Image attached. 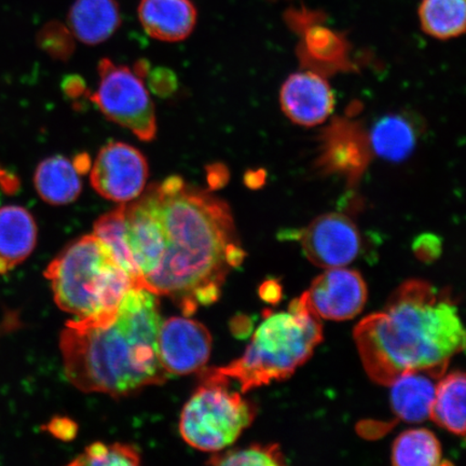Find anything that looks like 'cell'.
Masks as SVG:
<instances>
[{
	"mask_svg": "<svg viewBox=\"0 0 466 466\" xmlns=\"http://www.w3.org/2000/svg\"><path fill=\"white\" fill-rule=\"evenodd\" d=\"M417 142L415 127L400 115L383 116L372 127L371 146L381 158L403 161L412 153Z\"/></svg>",
	"mask_w": 466,
	"mask_h": 466,
	"instance_id": "obj_19",
	"label": "cell"
},
{
	"mask_svg": "<svg viewBox=\"0 0 466 466\" xmlns=\"http://www.w3.org/2000/svg\"><path fill=\"white\" fill-rule=\"evenodd\" d=\"M156 81H161V84L157 85L153 89L158 95H167L168 92L173 91L175 85L173 84L175 78L173 73L167 71V69H158L151 75L150 83H156Z\"/></svg>",
	"mask_w": 466,
	"mask_h": 466,
	"instance_id": "obj_26",
	"label": "cell"
},
{
	"mask_svg": "<svg viewBox=\"0 0 466 466\" xmlns=\"http://www.w3.org/2000/svg\"><path fill=\"white\" fill-rule=\"evenodd\" d=\"M161 323L158 296L145 289L127 290L112 312L69 320L60 345L69 382L80 391L114 398L165 383Z\"/></svg>",
	"mask_w": 466,
	"mask_h": 466,
	"instance_id": "obj_2",
	"label": "cell"
},
{
	"mask_svg": "<svg viewBox=\"0 0 466 466\" xmlns=\"http://www.w3.org/2000/svg\"><path fill=\"white\" fill-rule=\"evenodd\" d=\"M322 340V319L304 293L290 302L288 311L267 313L242 357L214 370L237 381L246 393L293 375Z\"/></svg>",
	"mask_w": 466,
	"mask_h": 466,
	"instance_id": "obj_4",
	"label": "cell"
},
{
	"mask_svg": "<svg viewBox=\"0 0 466 466\" xmlns=\"http://www.w3.org/2000/svg\"><path fill=\"white\" fill-rule=\"evenodd\" d=\"M37 242V225L25 208H0V276L20 266L33 253Z\"/></svg>",
	"mask_w": 466,
	"mask_h": 466,
	"instance_id": "obj_14",
	"label": "cell"
},
{
	"mask_svg": "<svg viewBox=\"0 0 466 466\" xmlns=\"http://www.w3.org/2000/svg\"><path fill=\"white\" fill-rule=\"evenodd\" d=\"M306 294L320 319L347 320L362 312L367 287L358 271L345 267L329 268L313 279Z\"/></svg>",
	"mask_w": 466,
	"mask_h": 466,
	"instance_id": "obj_11",
	"label": "cell"
},
{
	"mask_svg": "<svg viewBox=\"0 0 466 466\" xmlns=\"http://www.w3.org/2000/svg\"><path fill=\"white\" fill-rule=\"evenodd\" d=\"M419 19L424 33L451 39L465 32L466 0H422Z\"/></svg>",
	"mask_w": 466,
	"mask_h": 466,
	"instance_id": "obj_20",
	"label": "cell"
},
{
	"mask_svg": "<svg viewBox=\"0 0 466 466\" xmlns=\"http://www.w3.org/2000/svg\"><path fill=\"white\" fill-rule=\"evenodd\" d=\"M34 183L40 198L52 206H66L77 200L83 190L80 173L74 162L63 156L40 162Z\"/></svg>",
	"mask_w": 466,
	"mask_h": 466,
	"instance_id": "obj_17",
	"label": "cell"
},
{
	"mask_svg": "<svg viewBox=\"0 0 466 466\" xmlns=\"http://www.w3.org/2000/svg\"><path fill=\"white\" fill-rule=\"evenodd\" d=\"M211 465H265L287 464V459L278 444L252 445L243 450H233L213 456Z\"/></svg>",
	"mask_w": 466,
	"mask_h": 466,
	"instance_id": "obj_23",
	"label": "cell"
},
{
	"mask_svg": "<svg viewBox=\"0 0 466 466\" xmlns=\"http://www.w3.org/2000/svg\"><path fill=\"white\" fill-rule=\"evenodd\" d=\"M148 163L141 151L126 143L104 146L93 165V189L105 199L126 204L137 199L147 184Z\"/></svg>",
	"mask_w": 466,
	"mask_h": 466,
	"instance_id": "obj_8",
	"label": "cell"
},
{
	"mask_svg": "<svg viewBox=\"0 0 466 466\" xmlns=\"http://www.w3.org/2000/svg\"><path fill=\"white\" fill-rule=\"evenodd\" d=\"M279 102L284 114L304 127L322 124L335 106L334 93L328 81L311 72L289 76L279 93Z\"/></svg>",
	"mask_w": 466,
	"mask_h": 466,
	"instance_id": "obj_12",
	"label": "cell"
},
{
	"mask_svg": "<svg viewBox=\"0 0 466 466\" xmlns=\"http://www.w3.org/2000/svg\"><path fill=\"white\" fill-rule=\"evenodd\" d=\"M437 378L416 371L401 376L391 386V405L400 420L419 423L428 420L434 399Z\"/></svg>",
	"mask_w": 466,
	"mask_h": 466,
	"instance_id": "obj_16",
	"label": "cell"
},
{
	"mask_svg": "<svg viewBox=\"0 0 466 466\" xmlns=\"http://www.w3.org/2000/svg\"><path fill=\"white\" fill-rule=\"evenodd\" d=\"M58 308L77 319L96 318L115 310L132 279L95 235L71 244L45 272Z\"/></svg>",
	"mask_w": 466,
	"mask_h": 466,
	"instance_id": "obj_5",
	"label": "cell"
},
{
	"mask_svg": "<svg viewBox=\"0 0 466 466\" xmlns=\"http://www.w3.org/2000/svg\"><path fill=\"white\" fill-rule=\"evenodd\" d=\"M260 296L267 301H278L279 297H281V288L275 281L266 282L261 287Z\"/></svg>",
	"mask_w": 466,
	"mask_h": 466,
	"instance_id": "obj_27",
	"label": "cell"
},
{
	"mask_svg": "<svg viewBox=\"0 0 466 466\" xmlns=\"http://www.w3.org/2000/svg\"><path fill=\"white\" fill-rule=\"evenodd\" d=\"M138 19L150 37L175 43L194 31L197 10L190 0H141Z\"/></svg>",
	"mask_w": 466,
	"mask_h": 466,
	"instance_id": "obj_13",
	"label": "cell"
},
{
	"mask_svg": "<svg viewBox=\"0 0 466 466\" xmlns=\"http://www.w3.org/2000/svg\"><path fill=\"white\" fill-rule=\"evenodd\" d=\"M121 15L116 0H76L68 14V28L80 43L100 45L119 28Z\"/></svg>",
	"mask_w": 466,
	"mask_h": 466,
	"instance_id": "obj_15",
	"label": "cell"
},
{
	"mask_svg": "<svg viewBox=\"0 0 466 466\" xmlns=\"http://www.w3.org/2000/svg\"><path fill=\"white\" fill-rule=\"evenodd\" d=\"M139 462H141V457H139L136 448L132 446L125 444L105 445L103 442H95V444L86 448L85 452L76 458L71 465L136 466Z\"/></svg>",
	"mask_w": 466,
	"mask_h": 466,
	"instance_id": "obj_24",
	"label": "cell"
},
{
	"mask_svg": "<svg viewBox=\"0 0 466 466\" xmlns=\"http://www.w3.org/2000/svg\"><path fill=\"white\" fill-rule=\"evenodd\" d=\"M306 258L320 268L346 267L358 258L362 238L353 221L345 215H322L299 233Z\"/></svg>",
	"mask_w": 466,
	"mask_h": 466,
	"instance_id": "obj_9",
	"label": "cell"
},
{
	"mask_svg": "<svg viewBox=\"0 0 466 466\" xmlns=\"http://www.w3.org/2000/svg\"><path fill=\"white\" fill-rule=\"evenodd\" d=\"M211 350L212 336L201 323L177 317L161 323L158 352L167 374L188 375L201 370Z\"/></svg>",
	"mask_w": 466,
	"mask_h": 466,
	"instance_id": "obj_10",
	"label": "cell"
},
{
	"mask_svg": "<svg viewBox=\"0 0 466 466\" xmlns=\"http://www.w3.org/2000/svg\"><path fill=\"white\" fill-rule=\"evenodd\" d=\"M126 238L143 288L190 317L217 302L246 252L228 204L178 177L151 184L125 204Z\"/></svg>",
	"mask_w": 466,
	"mask_h": 466,
	"instance_id": "obj_1",
	"label": "cell"
},
{
	"mask_svg": "<svg viewBox=\"0 0 466 466\" xmlns=\"http://www.w3.org/2000/svg\"><path fill=\"white\" fill-rule=\"evenodd\" d=\"M49 432L63 441L73 440L77 434V424L67 418H56L48 425Z\"/></svg>",
	"mask_w": 466,
	"mask_h": 466,
	"instance_id": "obj_25",
	"label": "cell"
},
{
	"mask_svg": "<svg viewBox=\"0 0 466 466\" xmlns=\"http://www.w3.org/2000/svg\"><path fill=\"white\" fill-rule=\"evenodd\" d=\"M98 74L100 84L91 101L110 121L130 130L141 141H153L157 134L155 106L141 77L108 58L98 64Z\"/></svg>",
	"mask_w": 466,
	"mask_h": 466,
	"instance_id": "obj_7",
	"label": "cell"
},
{
	"mask_svg": "<svg viewBox=\"0 0 466 466\" xmlns=\"http://www.w3.org/2000/svg\"><path fill=\"white\" fill-rule=\"evenodd\" d=\"M255 416V407L230 391L229 379L211 369L202 372L200 388L184 407L180 434L196 450L219 451L232 445Z\"/></svg>",
	"mask_w": 466,
	"mask_h": 466,
	"instance_id": "obj_6",
	"label": "cell"
},
{
	"mask_svg": "<svg viewBox=\"0 0 466 466\" xmlns=\"http://www.w3.org/2000/svg\"><path fill=\"white\" fill-rule=\"evenodd\" d=\"M354 340L367 375L390 387L410 372L444 376L451 360L464 350L465 331L450 295L410 279L382 311L360 320Z\"/></svg>",
	"mask_w": 466,
	"mask_h": 466,
	"instance_id": "obj_3",
	"label": "cell"
},
{
	"mask_svg": "<svg viewBox=\"0 0 466 466\" xmlns=\"http://www.w3.org/2000/svg\"><path fill=\"white\" fill-rule=\"evenodd\" d=\"M465 374L453 371L437 381L430 418L450 432L465 434Z\"/></svg>",
	"mask_w": 466,
	"mask_h": 466,
	"instance_id": "obj_18",
	"label": "cell"
},
{
	"mask_svg": "<svg viewBox=\"0 0 466 466\" xmlns=\"http://www.w3.org/2000/svg\"><path fill=\"white\" fill-rule=\"evenodd\" d=\"M96 236L107 247L114 258L124 268L127 275L132 279L134 287L143 288V279L139 273L136 261L133 259L129 246L126 238L125 204L114 211L103 215L96 221L95 232Z\"/></svg>",
	"mask_w": 466,
	"mask_h": 466,
	"instance_id": "obj_21",
	"label": "cell"
},
{
	"mask_svg": "<svg viewBox=\"0 0 466 466\" xmlns=\"http://www.w3.org/2000/svg\"><path fill=\"white\" fill-rule=\"evenodd\" d=\"M441 446L427 429L401 433L394 441L392 463L399 466H439L442 464Z\"/></svg>",
	"mask_w": 466,
	"mask_h": 466,
	"instance_id": "obj_22",
	"label": "cell"
}]
</instances>
